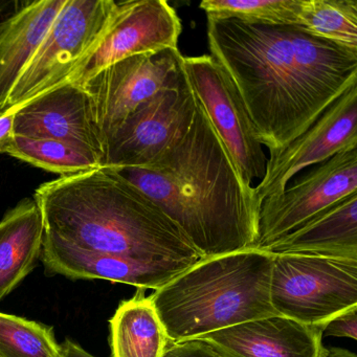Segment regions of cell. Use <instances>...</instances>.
Here are the masks:
<instances>
[{"instance_id": "7402d4cb", "label": "cell", "mask_w": 357, "mask_h": 357, "mask_svg": "<svg viewBox=\"0 0 357 357\" xmlns=\"http://www.w3.org/2000/svg\"><path fill=\"white\" fill-rule=\"evenodd\" d=\"M0 357H62L53 327L0 312Z\"/></svg>"}, {"instance_id": "7a4b0ae2", "label": "cell", "mask_w": 357, "mask_h": 357, "mask_svg": "<svg viewBox=\"0 0 357 357\" xmlns=\"http://www.w3.org/2000/svg\"><path fill=\"white\" fill-rule=\"evenodd\" d=\"M114 170L147 195L204 258L256 248L262 202L255 187L244 185L198 100L189 128L149 165Z\"/></svg>"}, {"instance_id": "3957f363", "label": "cell", "mask_w": 357, "mask_h": 357, "mask_svg": "<svg viewBox=\"0 0 357 357\" xmlns=\"http://www.w3.org/2000/svg\"><path fill=\"white\" fill-rule=\"evenodd\" d=\"M45 231L100 254L193 266L204 257L181 229L116 170L64 175L37 188Z\"/></svg>"}, {"instance_id": "ffe728a7", "label": "cell", "mask_w": 357, "mask_h": 357, "mask_svg": "<svg viewBox=\"0 0 357 357\" xmlns=\"http://www.w3.org/2000/svg\"><path fill=\"white\" fill-rule=\"evenodd\" d=\"M8 154L61 176L103 168L101 160L89 150L56 139H29L16 135Z\"/></svg>"}, {"instance_id": "9a60e30c", "label": "cell", "mask_w": 357, "mask_h": 357, "mask_svg": "<svg viewBox=\"0 0 357 357\" xmlns=\"http://www.w3.org/2000/svg\"><path fill=\"white\" fill-rule=\"evenodd\" d=\"M195 340L222 357H319L323 326L305 325L283 315L245 321Z\"/></svg>"}, {"instance_id": "30bf717a", "label": "cell", "mask_w": 357, "mask_h": 357, "mask_svg": "<svg viewBox=\"0 0 357 357\" xmlns=\"http://www.w3.org/2000/svg\"><path fill=\"white\" fill-rule=\"evenodd\" d=\"M196 105L197 99L183 70L176 81L139 106L108 137L104 168L149 165L189 128Z\"/></svg>"}, {"instance_id": "5bb4252c", "label": "cell", "mask_w": 357, "mask_h": 357, "mask_svg": "<svg viewBox=\"0 0 357 357\" xmlns=\"http://www.w3.org/2000/svg\"><path fill=\"white\" fill-rule=\"evenodd\" d=\"M40 260L45 275L70 280H105L129 284L139 289L158 290L187 271L179 263L146 262L114 255L82 250L45 231Z\"/></svg>"}, {"instance_id": "ba28073f", "label": "cell", "mask_w": 357, "mask_h": 357, "mask_svg": "<svg viewBox=\"0 0 357 357\" xmlns=\"http://www.w3.org/2000/svg\"><path fill=\"white\" fill-rule=\"evenodd\" d=\"M282 193L265 198L259 215L256 248L265 250L321 211L357 193V147L347 148L317 166Z\"/></svg>"}, {"instance_id": "8fae6325", "label": "cell", "mask_w": 357, "mask_h": 357, "mask_svg": "<svg viewBox=\"0 0 357 357\" xmlns=\"http://www.w3.org/2000/svg\"><path fill=\"white\" fill-rule=\"evenodd\" d=\"M181 30V18L168 1H121L103 40L75 68L64 84L82 85L104 68L132 56L178 49Z\"/></svg>"}, {"instance_id": "9c48e42d", "label": "cell", "mask_w": 357, "mask_h": 357, "mask_svg": "<svg viewBox=\"0 0 357 357\" xmlns=\"http://www.w3.org/2000/svg\"><path fill=\"white\" fill-rule=\"evenodd\" d=\"M178 49L143 54L112 64L83 83L104 145L108 137L148 100L172 84L183 73Z\"/></svg>"}, {"instance_id": "d6986e66", "label": "cell", "mask_w": 357, "mask_h": 357, "mask_svg": "<svg viewBox=\"0 0 357 357\" xmlns=\"http://www.w3.org/2000/svg\"><path fill=\"white\" fill-rule=\"evenodd\" d=\"M109 323L112 357H162L171 342L143 289L121 303Z\"/></svg>"}, {"instance_id": "6da1fadb", "label": "cell", "mask_w": 357, "mask_h": 357, "mask_svg": "<svg viewBox=\"0 0 357 357\" xmlns=\"http://www.w3.org/2000/svg\"><path fill=\"white\" fill-rule=\"evenodd\" d=\"M206 34L211 56L235 84L269 158L357 83L356 50L296 26L206 16Z\"/></svg>"}, {"instance_id": "e0dca14e", "label": "cell", "mask_w": 357, "mask_h": 357, "mask_svg": "<svg viewBox=\"0 0 357 357\" xmlns=\"http://www.w3.org/2000/svg\"><path fill=\"white\" fill-rule=\"evenodd\" d=\"M273 255H308L357 260V193L321 211L265 248Z\"/></svg>"}, {"instance_id": "83f0119b", "label": "cell", "mask_w": 357, "mask_h": 357, "mask_svg": "<svg viewBox=\"0 0 357 357\" xmlns=\"http://www.w3.org/2000/svg\"><path fill=\"white\" fill-rule=\"evenodd\" d=\"M319 357H357L355 353L349 350L340 348L321 349V354Z\"/></svg>"}, {"instance_id": "cb8c5ba5", "label": "cell", "mask_w": 357, "mask_h": 357, "mask_svg": "<svg viewBox=\"0 0 357 357\" xmlns=\"http://www.w3.org/2000/svg\"><path fill=\"white\" fill-rule=\"evenodd\" d=\"M323 335L357 340V306L330 319L323 326Z\"/></svg>"}, {"instance_id": "8992f818", "label": "cell", "mask_w": 357, "mask_h": 357, "mask_svg": "<svg viewBox=\"0 0 357 357\" xmlns=\"http://www.w3.org/2000/svg\"><path fill=\"white\" fill-rule=\"evenodd\" d=\"M269 294L277 314L324 326L357 306V260L273 255Z\"/></svg>"}, {"instance_id": "ac0fdd59", "label": "cell", "mask_w": 357, "mask_h": 357, "mask_svg": "<svg viewBox=\"0 0 357 357\" xmlns=\"http://www.w3.org/2000/svg\"><path fill=\"white\" fill-rule=\"evenodd\" d=\"M45 222L35 200L24 199L0 221V302L37 266Z\"/></svg>"}, {"instance_id": "484cf974", "label": "cell", "mask_w": 357, "mask_h": 357, "mask_svg": "<svg viewBox=\"0 0 357 357\" xmlns=\"http://www.w3.org/2000/svg\"><path fill=\"white\" fill-rule=\"evenodd\" d=\"M14 131V112L0 114V154L9 153L15 141Z\"/></svg>"}, {"instance_id": "5b68a950", "label": "cell", "mask_w": 357, "mask_h": 357, "mask_svg": "<svg viewBox=\"0 0 357 357\" xmlns=\"http://www.w3.org/2000/svg\"><path fill=\"white\" fill-rule=\"evenodd\" d=\"M118 6L114 0H66L10 93L5 112H16L63 85L103 40Z\"/></svg>"}, {"instance_id": "4fadbf2b", "label": "cell", "mask_w": 357, "mask_h": 357, "mask_svg": "<svg viewBox=\"0 0 357 357\" xmlns=\"http://www.w3.org/2000/svg\"><path fill=\"white\" fill-rule=\"evenodd\" d=\"M13 112L15 135L74 144L95 154L104 167L105 145L82 85L66 83Z\"/></svg>"}, {"instance_id": "44dd1931", "label": "cell", "mask_w": 357, "mask_h": 357, "mask_svg": "<svg viewBox=\"0 0 357 357\" xmlns=\"http://www.w3.org/2000/svg\"><path fill=\"white\" fill-rule=\"evenodd\" d=\"M296 26L357 51L356 0H302Z\"/></svg>"}, {"instance_id": "52a82bcc", "label": "cell", "mask_w": 357, "mask_h": 357, "mask_svg": "<svg viewBox=\"0 0 357 357\" xmlns=\"http://www.w3.org/2000/svg\"><path fill=\"white\" fill-rule=\"evenodd\" d=\"M183 70L244 185L262 181L268 158L231 79L211 55L183 57Z\"/></svg>"}, {"instance_id": "7c38bea8", "label": "cell", "mask_w": 357, "mask_h": 357, "mask_svg": "<svg viewBox=\"0 0 357 357\" xmlns=\"http://www.w3.org/2000/svg\"><path fill=\"white\" fill-rule=\"evenodd\" d=\"M357 147V83L351 85L302 135L267 160L256 190L259 200L282 193L304 169L317 166L347 148Z\"/></svg>"}, {"instance_id": "f1b7e54d", "label": "cell", "mask_w": 357, "mask_h": 357, "mask_svg": "<svg viewBox=\"0 0 357 357\" xmlns=\"http://www.w3.org/2000/svg\"><path fill=\"white\" fill-rule=\"evenodd\" d=\"M10 5H11V3H9V1H1L0 0V13H3Z\"/></svg>"}, {"instance_id": "2e32d148", "label": "cell", "mask_w": 357, "mask_h": 357, "mask_svg": "<svg viewBox=\"0 0 357 357\" xmlns=\"http://www.w3.org/2000/svg\"><path fill=\"white\" fill-rule=\"evenodd\" d=\"M66 0L29 1L0 24V114Z\"/></svg>"}, {"instance_id": "603a6c76", "label": "cell", "mask_w": 357, "mask_h": 357, "mask_svg": "<svg viewBox=\"0 0 357 357\" xmlns=\"http://www.w3.org/2000/svg\"><path fill=\"white\" fill-rule=\"evenodd\" d=\"M302 0H204L206 16L234 18L248 24L296 26Z\"/></svg>"}, {"instance_id": "4316f807", "label": "cell", "mask_w": 357, "mask_h": 357, "mask_svg": "<svg viewBox=\"0 0 357 357\" xmlns=\"http://www.w3.org/2000/svg\"><path fill=\"white\" fill-rule=\"evenodd\" d=\"M60 349H61L62 357H95L85 351L80 344L68 338L60 344Z\"/></svg>"}, {"instance_id": "d4e9b609", "label": "cell", "mask_w": 357, "mask_h": 357, "mask_svg": "<svg viewBox=\"0 0 357 357\" xmlns=\"http://www.w3.org/2000/svg\"><path fill=\"white\" fill-rule=\"evenodd\" d=\"M162 357H222L210 344L199 340L170 342Z\"/></svg>"}, {"instance_id": "277c9868", "label": "cell", "mask_w": 357, "mask_h": 357, "mask_svg": "<svg viewBox=\"0 0 357 357\" xmlns=\"http://www.w3.org/2000/svg\"><path fill=\"white\" fill-rule=\"evenodd\" d=\"M273 255L258 248L204 258L150 296L171 342L275 315Z\"/></svg>"}]
</instances>
